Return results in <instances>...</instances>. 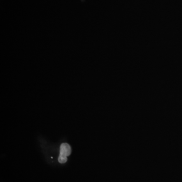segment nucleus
<instances>
[{
  "label": "nucleus",
  "instance_id": "f03ea898",
  "mask_svg": "<svg viewBox=\"0 0 182 182\" xmlns=\"http://www.w3.org/2000/svg\"><path fill=\"white\" fill-rule=\"evenodd\" d=\"M67 156L64 155L62 154H60L58 158V161L60 163H65L67 160Z\"/></svg>",
  "mask_w": 182,
  "mask_h": 182
},
{
  "label": "nucleus",
  "instance_id": "f257e3e1",
  "mask_svg": "<svg viewBox=\"0 0 182 182\" xmlns=\"http://www.w3.org/2000/svg\"><path fill=\"white\" fill-rule=\"evenodd\" d=\"M71 152V147L68 144L63 143L61 145L60 147V154L68 156L70 155Z\"/></svg>",
  "mask_w": 182,
  "mask_h": 182
}]
</instances>
